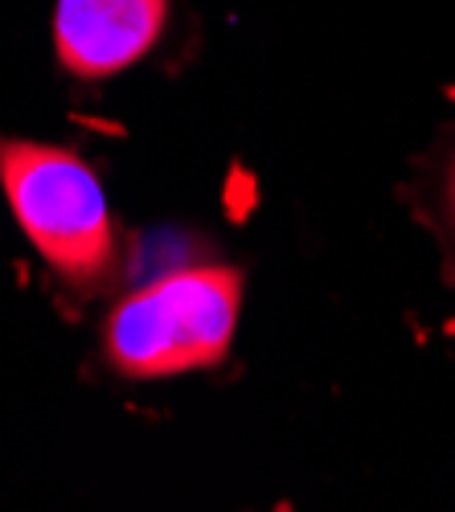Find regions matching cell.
<instances>
[{
    "instance_id": "1",
    "label": "cell",
    "mask_w": 455,
    "mask_h": 512,
    "mask_svg": "<svg viewBox=\"0 0 455 512\" xmlns=\"http://www.w3.org/2000/svg\"><path fill=\"white\" fill-rule=\"evenodd\" d=\"M0 189L54 279L91 300L128 263V242L95 168L70 148L0 136Z\"/></svg>"
},
{
    "instance_id": "2",
    "label": "cell",
    "mask_w": 455,
    "mask_h": 512,
    "mask_svg": "<svg viewBox=\"0 0 455 512\" xmlns=\"http://www.w3.org/2000/svg\"><path fill=\"white\" fill-rule=\"evenodd\" d=\"M242 316V271L181 263L128 287L103 320V361L119 377H177L230 353Z\"/></svg>"
},
{
    "instance_id": "4",
    "label": "cell",
    "mask_w": 455,
    "mask_h": 512,
    "mask_svg": "<svg viewBox=\"0 0 455 512\" xmlns=\"http://www.w3.org/2000/svg\"><path fill=\"white\" fill-rule=\"evenodd\" d=\"M419 222L431 226V234L443 246L447 259V279L455 283V144L439 148L419 177V197H415Z\"/></svg>"
},
{
    "instance_id": "3",
    "label": "cell",
    "mask_w": 455,
    "mask_h": 512,
    "mask_svg": "<svg viewBox=\"0 0 455 512\" xmlns=\"http://www.w3.org/2000/svg\"><path fill=\"white\" fill-rule=\"evenodd\" d=\"M164 17H169V0H58V62L82 82L115 78L156 46Z\"/></svg>"
}]
</instances>
